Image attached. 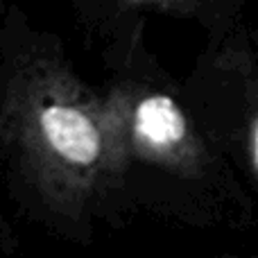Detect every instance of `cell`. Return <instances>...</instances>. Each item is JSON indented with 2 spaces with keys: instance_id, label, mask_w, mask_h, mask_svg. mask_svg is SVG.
Masks as SVG:
<instances>
[{
  "instance_id": "obj_1",
  "label": "cell",
  "mask_w": 258,
  "mask_h": 258,
  "mask_svg": "<svg viewBox=\"0 0 258 258\" xmlns=\"http://www.w3.org/2000/svg\"><path fill=\"white\" fill-rule=\"evenodd\" d=\"M100 84L21 3L0 18V197L9 215L73 245L120 222Z\"/></svg>"
},
{
  "instance_id": "obj_5",
  "label": "cell",
  "mask_w": 258,
  "mask_h": 258,
  "mask_svg": "<svg viewBox=\"0 0 258 258\" xmlns=\"http://www.w3.org/2000/svg\"><path fill=\"white\" fill-rule=\"evenodd\" d=\"M5 7H7V3L0 0V18H3V14H5ZM16 245H18V240H16V233H14V227H12V215L5 209V202H3V197H0V249L7 251V254H14Z\"/></svg>"
},
{
  "instance_id": "obj_3",
  "label": "cell",
  "mask_w": 258,
  "mask_h": 258,
  "mask_svg": "<svg viewBox=\"0 0 258 258\" xmlns=\"http://www.w3.org/2000/svg\"><path fill=\"white\" fill-rule=\"evenodd\" d=\"M181 86L206 136L258 195V30L240 21L206 36Z\"/></svg>"
},
{
  "instance_id": "obj_4",
  "label": "cell",
  "mask_w": 258,
  "mask_h": 258,
  "mask_svg": "<svg viewBox=\"0 0 258 258\" xmlns=\"http://www.w3.org/2000/svg\"><path fill=\"white\" fill-rule=\"evenodd\" d=\"M100 43L147 30L152 18L190 23L215 36L245 21L247 0H66Z\"/></svg>"
},
{
  "instance_id": "obj_2",
  "label": "cell",
  "mask_w": 258,
  "mask_h": 258,
  "mask_svg": "<svg viewBox=\"0 0 258 258\" xmlns=\"http://www.w3.org/2000/svg\"><path fill=\"white\" fill-rule=\"evenodd\" d=\"M111 138V190L120 222L136 215L200 231H245L256 195L206 136L174 77L147 48V30L100 43Z\"/></svg>"
}]
</instances>
